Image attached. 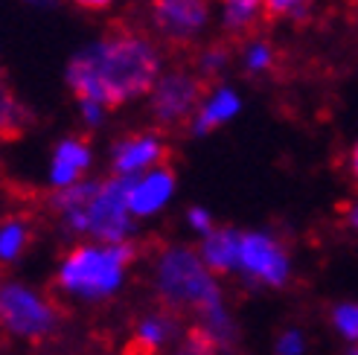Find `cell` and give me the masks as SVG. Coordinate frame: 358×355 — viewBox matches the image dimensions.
Masks as SVG:
<instances>
[{
  "mask_svg": "<svg viewBox=\"0 0 358 355\" xmlns=\"http://www.w3.org/2000/svg\"><path fill=\"white\" fill-rule=\"evenodd\" d=\"M344 222H347L350 230H358V195L347 204V210H344Z\"/></svg>",
  "mask_w": 358,
  "mask_h": 355,
  "instance_id": "cell-28",
  "label": "cell"
},
{
  "mask_svg": "<svg viewBox=\"0 0 358 355\" xmlns=\"http://www.w3.org/2000/svg\"><path fill=\"white\" fill-rule=\"evenodd\" d=\"M24 3L29 6V9H52L59 3V0H24Z\"/></svg>",
  "mask_w": 358,
  "mask_h": 355,
  "instance_id": "cell-29",
  "label": "cell"
},
{
  "mask_svg": "<svg viewBox=\"0 0 358 355\" xmlns=\"http://www.w3.org/2000/svg\"><path fill=\"white\" fill-rule=\"evenodd\" d=\"M29 119L32 114L27 108V102L17 96L6 70H0V137H12L17 131H24L29 126Z\"/></svg>",
  "mask_w": 358,
  "mask_h": 355,
  "instance_id": "cell-16",
  "label": "cell"
},
{
  "mask_svg": "<svg viewBox=\"0 0 358 355\" xmlns=\"http://www.w3.org/2000/svg\"><path fill=\"white\" fill-rule=\"evenodd\" d=\"M0 326L12 338L21 341H44L59 326L56 303L24 280L0 282Z\"/></svg>",
  "mask_w": 358,
  "mask_h": 355,
  "instance_id": "cell-5",
  "label": "cell"
},
{
  "mask_svg": "<svg viewBox=\"0 0 358 355\" xmlns=\"http://www.w3.org/2000/svg\"><path fill=\"white\" fill-rule=\"evenodd\" d=\"M216 0H149V35L166 47H195L213 27Z\"/></svg>",
  "mask_w": 358,
  "mask_h": 355,
  "instance_id": "cell-7",
  "label": "cell"
},
{
  "mask_svg": "<svg viewBox=\"0 0 358 355\" xmlns=\"http://www.w3.org/2000/svg\"><path fill=\"white\" fill-rule=\"evenodd\" d=\"M239 67L245 76H268L277 67V47L265 35H250L239 47Z\"/></svg>",
  "mask_w": 358,
  "mask_h": 355,
  "instance_id": "cell-18",
  "label": "cell"
},
{
  "mask_svg": "<svg viewBox=\"0 0 358 355\" xmlns=\"http://www.w3.org/2000/svg\"><path fill=\"white\" fill-rule=\"evenodd\" d=\"M178 355H219V349L213 347V341L201 329H192L181 341V347H178Z\"/></svg>",
  "mask_w": 358,
  "mask_h": 355,
  "instance_id": "cell-25",
  "label": "cell"
},
{
  "mask_svg": "<svg viewBox=\"0 0 358 355\" xmlns=\"http://www.w3.org/2000/svg\"><path fill=\"white\" fill-rule=\"evenodd\" d=\"M96 164V152L94 143L82 134H64L52 143L47 154V169H44V181L52 192L70 189L82 181H87Z\"/></svg>",
  "mask_w": 358,
  "mask_h": 355,
  "instance_id": "cell-10",
  "label": "cell"
},
{
  "mask_svg": "<svg viewBox=\"0 0 358 355\" xmlns=\"http://www.w3.org/2000/svg\"><path fill=\"white\" fill-rule=\"evenodd\" d=\"M164 70V47L149 32L122 27L82 44L64 64V85L76 99L120 108L146 99Z\"/></svg>",
  "mask_w": 358,
  "mask_h": 355,
  "instance_id": "cell-1",
  "label": "cell"
},
{
  "mask_svg": "<svg viewBox=\"0 0 358 355\" xmlns=\"http://www.w3.org/2000/svg\"><path fill=\"white\" fill-rule=\"evenodd\" d=\"M184 222H187V227H189V233H195L199 239H204V236H210L213 230H216L219 224H216V216L204 207V204H192L189 210H187V216H184Z\"/></svg>",
  "mask_w": 358,
  "mask_h": 355,
  "instance_id": "cell-24",
  "label": "cell"
},
{
  "mask_svg": "<svg viewBox=\"0 0 358 355\" xmlns=\"http://www.w3.org/2000/svg\"><path fill=\"white\" fill-rule=\"evenodd\" d=\"M125 184H129V210L137 222L164 216L178 195V175L169 164L155 166Z\"/></svg>",
  "mask_w": 358,
  "mask_h": 355,
  "instance_id": "cell-11",
  "label": "cell"
},
{
  "mask_svg": "<svg viewBox=\"0 0 358 355\" xmlns=\"http://www.w3.org/2000/svg\"><path fill=\"white\" fill-rule=\"evenodd\" d=\"M134 259V242H76L56 265V289L79 303H105L125 289Z\"/></svg>",
  "mask_w": 358,
  "mask_h": 355,
  "instance_id": "cell-3",
  "label": "cell"
},
{
  "mask_svg": "<svg viewBox=\"0 0 358 355\" xmlns=\"http://www.w3.org/2000/svg\"><path fill=\"white\" fill-rule=\"evenodd\" d=\"M315 0H268V17H282V21H306L312 15Z\"/></svg>",
  "mask_w": 358,
  "mask_h": 355,
  "instance_id": "cell-21",
  "label": "cell"
},
{
  "mask_svg": "<svg viewBox=\"0 0 358 355\" xmlns=\"http://www.w3.org/2000/svg\"><path fill=\"white\" fill-rule=\"evenodd\" d=\"M242 111H245V96L239 94V87L227 85V82H213L204 91L187 129L195 137L216 134V131L227 129L230 122H236Z\"/></svg>",
  "mask_w": 358,
  "mask_h": 355,
  "instance_id": "cell-12",
  "label": "cell"
},
{
  "mask_svg": "<svg viewBox=\"0 0 358 355\" xmlns=\"http://www.w3.org/2000/svg\"><path fill=\"white\" fill-rule=\"evenodd\" d=\"M239 242H242V230L239 227H227L219 224L210 236L199 239V256L207 268L216 274V277H227V274H236L239 268Z\"/></svg>",
  "mask_w": 358,
  "mask_h": 355,
  "instance_id": "cell-13",
  "label": "cell"
},
{
  "mask_svg": "<svg viewBox=\"0 0 358 355\" xmlns=\"http://www.w3.org/2000/svg\"><path fill=\"white\" fill-rule=\"evenodd\" d=\"M347 172H350V178L358 184V140L350 146V152H347Z\"/></svg>",
  "mask_w": 358,
  "mask_h": 355,
  "instance_id": "cell-27",
  "label": "cell"
},
{
  "mask_svg": "<svg viewBox=\"0 0 358 355\" xmlns=\"http://www.w3.org/2000/svg\"><path fill=\"white\" fill-rule=\"evenodd\" d=\"M344 355H358V347H350V349H347Z\"/></svg>",
  "mask_w": 358,
  "mask_h": 355,
  "instance_id": "cell-30",
  "label": "cell"
},
{
  "mask_svg": "<svg viewBox=\"0 0 358 355\" xmlns=\"http://www.w3.org/2000/svg\"><path fill=\"white\" fill-rule=\"evenodd\" d=\"M216 15L227 35H248L268 15V0H216Z\"/></svg>",
  "mask_w": 358,
  "mask_h": 355,
  "instance_id": "cell-14",
  "label": "cell"
},
{
  "mask_svg": "<svg viewBox=\"0 0 358 355\" xmlns=\"http://www.w3.org/2000/svg\"><path fill=\"white\" fill-rule=\"evenodd\" d=\"M178 332H181V326H178V317L169 309L149 312V314H143L137 321L134 341L146 352H160V349H166L178 338Z\"/></svg>",
  "mask_w": 358,
  "mask_h": 355,
  "instance_id": "cell-15",
  "label": "cell"
},
{
  "mask_svg": "<svg viewBox=\"0 0 358 355\" xmlns=\"http://www.w3.org/2000/svg\"><path fill=\"white\" fill-rule=\"evenodd\" d=\"M230 64H234V50H230L227 44L222 41H213V44H204L199 47V52H195V64L192 70L199 73L201 79H213V82H219Z\"/></svg>",
  "mask_w": 358,
  "mask_h": 355,
  "instance_id": "cell-19",
  "label": "cell"
},
{
  "mask_svg": "<svg viewBox=\"0 0 358 355\" xmlns=\"http://www.w3.org/2000/svg\"><path fill=\"white\" fill-rule=\"evenodd\" d=\"M169 157V143L160 129H137L117 137L108 149V166L114 178L131 181V178L164 166Z\"/></svg>",
  "mask_w": 358,
  "mask_h": 355,
  "instance_id": "cell-9",
  "label": "cell"
},
{
  "mask_svg": "<svg viewBox=\"0 0 358 355\" xmlns=\"http://www.w3.org/2000/svg\"><path fill=\"white\" fill-rule=\"evenodd\" d=\"M29 242H32V224L24 216L0 219V265L3 268L24 259Z\"/></svg>",
  "mask_w": 358,
  "mask_h": 355,
  "instance_id": "cell-17",
  "label": "cell"
},
{
  "mask_svg": "<svg viewBox=\"0 0 358 355\" xmlns=\"http://www.w3.org/2000/svg\"><path fill=\"white\" fill-rule=\"evenodd\" d=\"M152 289L169 312H192L195 317L227 303L219 277L201 262L195 247L181 242L157 251L152 262Z\"/></svg>",
  "mask_w": 358,
  "mask_h": 355,
  "instance_id": "cell-4",
  "label": "cell"
},
{
  "mask_svg": "<svg viewBox=\"0 0 358 355\" xmlns=\"http://www.w3.org/2000/svg\"><path fill=\"white\" fill-rule=\"evenodd\" d=\"M329 326L338 338H344L350 347H358V300H341L329 309Z\"/></svg>",
  "mask_w": 358,
  "mask_h": 355,
  "instance_id": "cell-20",
  "label": "cell"
},
{
  "mask_svg": "<svg viewBox=\"0 0 358 355\" xmlns=\"http://www.w3.org/2000/svg\"><path fill=\"white\" fill-rule=\"evenodd\" d=\"M76 111H79V122L87 131L105 129L108 126V117H111V108H105V105L91 102V99H76Z\"/></svg>",
  "mask_w": 358,
  "mask_h": 355,
  "instance_id": "cell-23",
  "label": "cell"
},
{
  "mask_svg": "<svg viewBox=\"0 0 358 355\" xmlns=\"http://www.w3.org/2000/svg\"><path fill=\"white\" fill-rule=\"evenodd\" d=\"M50 207L64 236L76 242L122 245L134 242L137 219L129 210V184L122 178H87V181L52 192Z\"/></svg>",
  "mask_w": 358,
  "mask_h": 355,
  "instance_id": "cell-2",
  "label": "cell"
},
{
  "mask_svg": "<svg viewBox=\"0 0 358 355\" xmlns=\"http://www.w3.org/2000/svg\"><path fill=\"white\" fill-rule=\"evenodd\" d=\"M292 271H294L292 254L274 230H268V227L242 230L236 274L242 277L245 286L277 291L292 282Z\"/></svg>",
  "mask_w": 358,
  "mask_h": 355,
  "instance_id": "cell-6",
  "label": "cell"
},
{
  "mask_svg": "<svg viewBox=\"0 0 358 355\" xmlns=\"http://www.w3.org/2000/svg\"><path fill=\"white\" fill-rule=\"evenodd\" d=\"M306 352H309V341H306V332L300 326H285L277 332L274 355H306Z\"/></svg>",
  "mask_w": 358,
  "mask_h": 355,
  "instance_id": "cell-22",
  "label": "cell"
},
{
  "mask_svg": "<svg viewBox=\"0 0 358 355\" xmlns=\"http://www.w3.org/2000/svg\"><path fill=\"white\" fill-rule=\"evenodd\" d=\"M67 3L82 9V12H108L120 3V0H67Z\"/></svg>",
  "mask_w": 358,
  "mask_h": 355,
  "instance_id": "cell-26",
  "label": "cell"
},
{
  "mask_svg": "<svg viewBox=\"0 0 358 355\" xmlns=\"http://www.w3.org/2000/svg\"><path fill=\"white\" fill-rule=\"evenodd\" d=\"M204 91V79L192 67H166L146 96V111L157 129L189 126Z\"/></svg>",
  "mask_w": 358,
  "mask_h": 355,
  "instance_id": "cell-8",
  "label": "cell"
}]
</instances>
